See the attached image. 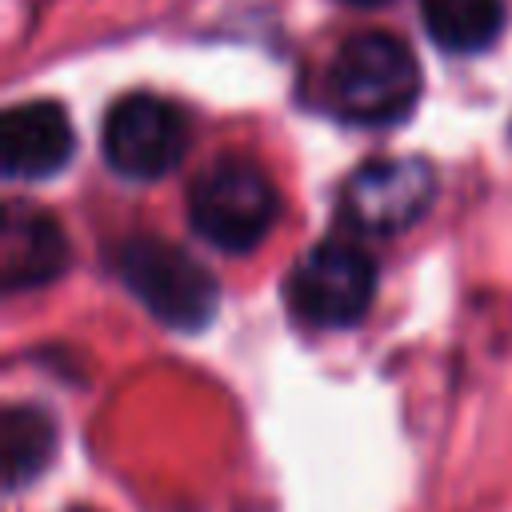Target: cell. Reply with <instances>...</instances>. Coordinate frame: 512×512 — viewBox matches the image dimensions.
Listing matches in <instances>:
<instances>
[{
    "instance_id": "obj_1",
    "label": "cell",
    "mask_w": 512,
    "mask_h": 512,
    "mask_svg": "<svg viewBox=\"0 0 512 512\" xmlns=\"http://www.w3.org/2000/svg\"><path fill=\"white\" fill-rule=\"evenodd\" d=\"M328 108L360 128L400 124L420 100V64L392 32H356L340 44L324 80Z\"/></svg>"
},
{
    "instance_id": "obj_2",
    "label": "cell",
    "mask_w": 512,
    "mask_h": 512,
    "mask_svg": "<svg viewBox=\"0 0 512 512\" xmlns=\"http://www.w3.org/2000/svg\"><path fill=\"white\" fill-rule=\"evenodd\" d=\"M112 268L120 284L168 328L200 332L216 316V304H220L216 276L172 240L132 236L116 244Z\"/></svg>"
},
{
    "instance_id": "obj_3",
    "label": "cell",
    "mask_w": 512,
    "mask_h": 512,
    "mask_svg": "<svg viewBox=\"0 0 512 512\" xmlns=\"http://www.w3.org/2000/svg\"><path fill=\"white\" fill-rule=\"evenodd\" d=\"M276 212H280V200H276L272 180L264 176V168L240 156L208 164L188 192L192 228L212 248L232 252V256L264 244V236L276 224Z\"/></svg>"
},
{
    "instance_id": "obj_4",
    "label": "cell",
    "mask_w": 512,
    "mask_h": 512,
    "mask_svg": "<svg viewBox=\"0 0 512 512\" xmlns=\"http://www.w3.org/2000/svg\"><path fill=\"white\" fill-rule=\"evenodd\" d=\"M376 296V264L348 240H324L284 280L288 308L316 328H352Z\"/></svg>"
},
{
    "instance_id": "obj_5",
    "label": "cell",
    "mask_w": 512,
    "mask_h": 512,
    "mask_svg": "<svg viewBox=\"0 0 512 512\" xmlns=\"http://www.w3.org/2000/svg\"><path fill=\"white\" fill-rule=\"evenodd\" d=\"M104 160L124 180H160L188 152V120L184 112L152 92L120 96L100 128Z\"/></svg>"
},
{
    "instance_id": "obj_6",
    "label": "cell",
    "mask_w": 512,
    "mask_h": 512,
    "mask_svg": "<svg viewBox=\"0 0 512 512\" xmlns=\"http://www.w3.org/2000/svg\"><path fill=\"white\" fill-rule=\"evenodd\" d=\"M436 200V168L420 156H380L360 164L340 196V212L372 236H396L424 220Z\"/></svg>"
},
{
    "instance_id": "obj_7",
    "label": "cell",
    "mask_w": 512,
    "mask_h": 512,
    "mask_svg": "<svg viewBox=\"0 0 512 512\" xmlns=\"http://www.w3.org/2000/svg\"><path fill=\"white\" fill-rule=\"evenodd\" d=\"M76 152V132L56 100H24L4 112L0 160L12 180H48L68 168Z\"/></svg>"
},
{
    "instance_id": "obj_8",
    "label": "cell",
    "mask_w": 512,
    "mask_h": 512,
    "mask_svg": "<svg viewBox=\"0 0 512 512\" xmlns=\"http://www.w3.org/2000/svg\"><path fill=\"white\" fill-rule=\"evenodd\" d=\"M68 268V236L52 212L8 200L0 220V280L8 292L52 284Z\"/></svg>"
},
{
    "instance_id": "obj_9",
    "label": "cell",
    "mask_w": 512,
    "mask_h": 512,
    "mask_svg": "<svg viewBox=\"0 0 512 512\" xmlns=\"http://www.w3.org/2000/svg\"><path fill=\"white\" fill-rule=\"evenodd\" d=\"M428 36L456 56L484 52L504 32V0H420Z\"/></svg>"
},
{
    "instance_id": "obj_10",
    "label": "cell",
    "mask_w": 512,
    "mask_h": 512,
    "mask_svg": "<svg viewBox=\"0 0 512 512\" xmlns=\"http://www.w3.org/2000/svg\"><path fill=\"white\" fill-rule=\"evenodd\" d=\"M0 444H4V484L8 488L32 484L56 456V424L44 408L12 404L0 424Z\"/></svg>"
},
{
    "instance_id": "obj_11",
    "label": "cell",
    "mask_w": 512,
    "mask_h": 512,
    "mask_svg": "<svg viewBox=\"0 0 512 512\" xmlns=\"http://www.w3.org/2000/svg\"><path fill=\"white\" fill-rule=\"evenodd\" d=\"M348 4H356V8H376V4H384V0H348Z\"/></svg>"
}]
</instances>
